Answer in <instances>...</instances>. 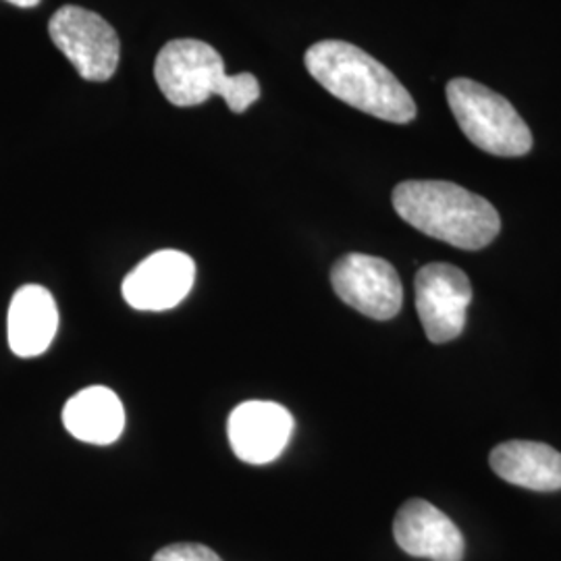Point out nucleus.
Instances as JSON below:
<instances>
[{"label": "nucleus", "mask_w": 561, "mask_h": 561, "mask_svg": "<svg viewBox=\"0 0 561 561\" xmlns=\"http://www.w3.org/2000/svg\"><path fill=\"white\" fill-rule=\"evenodd\" d=\"M304 62L308 73L341 102L389 123L416 119V104L401 81L375 57L343 41L312 44Z\"/></svg>", "instance_id": "f257e3e1"}, {"label": "nucleus", "mask_w": 561, "mask_h": 561, "mask_svg": "<svg viewBox=\"0 0 561 561\" xmlns=\"http://www.w3.org/2000/svg\"><path fill=\"white\" fill-rule=\"evenodd\" d=\"M393 208L424 236L461 250H482L502 231L495 206L451 181H401Z\"/></svg>", "instance_id": "f03ea898"}, {"label": "nucleus", "mask_w": 561, "mask_h": 561, "mask_svg": "<svg viewBox=\"0 0 561 561\" xmlns=\"http://www.w3.org/2000/svg\"><path fill=\"white\" fill-rule=\"evenodd\" d=\"M154 78L164 99L175 106H198L221 96L231 113L241 115L261 99V83L252 73L229 76L221 55L194 38L167 42L154 62Z\"/></svg>", "instance_id": "7ed1b4c3"}, {"label": "nucleus", "mask_w": 561, "mask_h": 561, "mask_svg": "<svg viewBox=\"0 0 561 561\" xmlns=\"http://www.w3.org/2000/svg\"><path fill=\"white\" fill-rule=\"evenodd\" d=\"M447 102L463 136L495 157H524L533 134L512 102L468 78H454L445 88Z\"/></svg>", "instance_id": "20e7f679"}, {"label": "nucleus", "mask_w": 561, "mask_h": 561, "mask_svg": "<svg viewBox=\"0 0 561 561\" xmlns=\"http://www.w3.org/2000/svg\"><path fill=\"white\" fill-rule=\"evenodd\" d=\"M48 34L85 81H108L119 67L115 27L99 13L65 4L48 21Z\"/></svg>", "instance_id": "39448f33"}, {"label": "nucleus", "mask_w": 561, "mask_h": 561, "mask_svg": "<svg viewBox=\"0 0 561 561\" xmlns=\"http://www.w3.org/2000/svg\"><path fill=\"white\" fill-rule=\"evenodd\" d=\"M331 285L341 301L375 321H389L401 310L403 287L391 262L368 254H345L331 268Z\"/></svg>", "instance_id": "423d86ee"}, {"label": "nucleus", "mask_w": 561, "mask_h": 561, "mask_svg": "<svg viewBox=\"0 0 561 561\" xmlns=\"http://www.w3.org/2000/svg\"><path fill=\"white\" fill-rule=\"evenodd\" d=\"M416 310L428 341L447 343L461 335L466 327V310L472 301V285L468 275L445 262L422 266L414 280Z\"/></svg>", "instance_id": "0eeeda50"}, {"label": "nucleus", "mask_w": 561, "mask_h": 561, "mask_svg": "<svg viewBox=\"0 0 561 561\" xmlns=\"http://www.w3.org/2000/svg\"><path fill=\"white\" fill-rule=\"evenodd\" d=\"M196 279V262L180 250H161L141 261L121 285L125 301L144 312L171 310L187 298Z\"/></svg>", "instance_id": "6e6552de"}, {"label": "nucleus", "mask_w": 561, "mask_h": 561, "mask_svg": "<svg viewBox=\"0 0 561 561\" xmlns=\"http://www.w3.org/2000/svg\"><path fill=\"white\" fill-rule=\"evenodd\" d=\"M291 433L294 416L275 401H245L231 412L227 422L233 454L252 466L277 460Z\"/></svg>", "instance_id": "1a4fd4ad"}, {"label": "nucleus", "mask_w": 561, "mask_h": 561, "mask_svg": "<svg viewBox=\"0 0 561 561\" xmlns=\"http://www.w3.org/2000/svg\"><path fill=\"white\" fill-rule=\"evenodd\" d=\"M393 537L412 558L461 561L466 542L460 528L442 510L424 500H408L393 520Z\"/></svg>", "instance_id": "9d476101"}, {"label": "nucleus", "mask_w": 561, "mask_h": 561, "mask_svg": "<svg viewBox=\"0 0 561 561\" xmlns=\"http://www.w3.org/2000/svg\"><path fill=\"white\" fill-rule=\"evenodd\" d=\"M59 310L53 294L42 285H23L9 306L7 335L11 352L20 358L44 354L57 335Z\"/></svg>", "instance_id": "9b49d317"}, {"label": "nucleus", "mask_w": 561, "mask_h": 561, "mask_svg": "<svg viewBox=\"0 0 561 561\" xmlns=\"http://www.w3.org/2000/svg\"><path fill=\"white\" fill-rule=\"evenodd\" d=\"M491 468L505 482L530 491H560L561 454L537 442H507L491 451Z\"/></svg>", "instance_id": "f8f14e48"}, {"label": "nucleus", "mask_w": 561, "mask_h": 561, "mask_svg": "<svg viewBox=\"0 0 561 561\" xmlns=\"http://www.w3.org/2000/svg\"><path fill=\"white\" fill-rule=\"evenodd\" d=\"M65 428L83 443L111 445L125 428V410L115 391L108 387H88L65 403Z\"/></svg>", "instance_id": "ddd939ff"}, {"label": "nucleus", "mask_w": 561, "mask_h": 561, "mask_svg": "<svg viewBox=\"0 0 561 561\" xmlns=\"http://www.w3.org/2000/svg\"><path fill=\"white\" fill-rule=\"evenodd\" d=\"M152 561H222L210 547L198 542H175L162 547Z\"/></svg>", "instance_id": "4468645a"}, {"label": "nucleus", "mask_w": 561, "mask_h": 561, "mask_svg": "<svg viewBox=\"0 0 561 561\" xmlns=\"http://www.w3.org/2000/svg\"><path fill=\"white\" fill-rule=\"evenodd\" d=\"M7 2H11V4H15L20 9H34V7L41 4L42 0H7Z\"/></svg>", "instance_id": "2eb2a0df"}]
</instances>
